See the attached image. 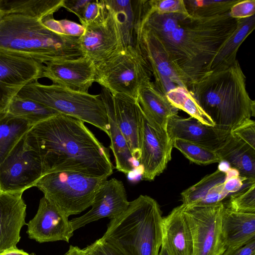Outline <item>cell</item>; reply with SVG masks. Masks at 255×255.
<instances>
[{"label": "cell", "mask_w": 255, "mask_h": 255, "mask_svg": "<svg viewBox=\"0 0 255 255\" xmlns=\"http://www.w3.org/2000/svg\"><path fill=\"white\" fill-rule=\"evenodd\" d=\"M135 21L151 30L162 43L185 87L189 90L206 75L222 43L235 29L237 19L229 13L211 17L189 14H159L141 0Z\"/></svg>", "instance_id": "6da1fadb"}, {"label": "cell", "mask_w": 255, "mask_h": 255, "mask_svg": "<svg viewBox=\"0 0 255 255\" xmlns=\"http://www.w3.org/2000/svg\"><path fill=\"white\" fill-rule=\"evenodd\" d=\"M26 136L40 157L44 175L73 171L108 178L113 173L108 148L78 119L59 114L33 126Z\"/></svg>", "instance_id": "7a4b0ae2"}, {"label": "cell", "mask_w": 255, "mask_h": 255, "mask_svg": "<svg viewBox=\"0 0 255 255\" xmlns=\"http://www.w3.org/2000/svg\"><path fill=\"white\" fill-rule=\"evenodd\" d=\"M246 79L237 60L209 72L189 90L215 126L231 131L255 115V102L249 95Z\"/></svg>", "instance_id": "3957f363"}, {"label": "cell", "mask_w": 255, "mask_h": 255, "mask_svg": "<svg viewBox=\"0 0 255 255\" xmlns=\"http://www.w3.org/2000/svg\"><path fill=\"white\" fill-rule=\"evenodd\" d=\"M41 20L20 15L3 16L0 21V50L42 64L84 56L79 38L55 33Z\"/></svg>", "instance_id": "277c9868"}, {"label": "cell", "mask_w": 255, "mask_h": 255, "mask_svg": "<svg viewBox=\"0 0 255 255\" xmlns=\"http://www.w3.org/2000/svg\"><path fill=\"white\" fill-rule=\"evenodd\" d=\"M163 217L157 201L140 195L127 209L110 219L101 238L124 255H158L162 245Z\"/></svg>", "instance_id": "5b68a950"}, {"label": "cell", "mask_w": 255, "mask_h": 255, "mask_svg": "<svg viewBox=\"0 0 255 255\" xmlns=\"http://www.w3.org/2000/svg\"><path fill=\"white\" fill-rule=\"evenodd\" d=\"M106 9L97 20L84 27L79 37L81 49L95 64L104 61L134 44L133 22L129 20L131 0H104Z\"/></svg>", "instance_id": "8992f818"}, {"label": "cell", "mask_w": 255, "mask_h": 255, "mask_svg": "<svg viewBox=\"0 0 255 255\" xmlns=\"http://www.w3.org/2000/svg\"><path fill=\"white\" fill-rule=\"evenodd\" d=\"M16 96L90 124L109 135L107 111L100 94L80 93L58 85H46L34 81L24 86Z\"/></svg>", "instance_id": "52a82bcc"}, {"label": "cell", "mask_w": 255, "mask_h": 255, "mask_svg": "<svg viewBox=\"0 0 255 255\" xmlns=\"http://www.w3.org/2000/svg\"><path fill=\"white\" fill-rule=\"evenodd\" d=\"M107 179L73 171H56L43 175L34 187L69 217L90 207L97 191Z\"/></svg>", "instance_id": "ba28073f"}, {"label": "cell", "mask_w": 255, "mask_h": 255, "mask_svg": "<svg viewBox=\"0 0 255 255\" xmlns=\"http://www.w3.org/2000/svg\"><path fill=\"white\" fill-rule=\"evenodd\" d=\"M149 66L135 44L96 64L95 82L112 94L137 99L141 88L151 81Z\"/></svg>", "instance_id": "9c48e42d"}, {"label": "cell", "mask_w": 255, "mask_h": 255, "mask_svg": "<svg viewBox=\"0 0 255 255\" xmlns=\"http://www.w3.org/2000/svg\"><path fill=\"white\" fill-rule=\"evenodd\" d=\"M182 206L191 234L192 255H222L226 250L221 229L223 203Z\"/></svg>", "instance_id": "30bf717a"}, {"label": "cell", "mask_w": 255, "mask_h": 255, "mask_svg": "<svg viewBox=\"0 0 255 255\" xmlns=\"http://www.w3.org/2000/svg\"><path fill=\"white\" fill-rule=\"evenodd\" d=\"M44 175L38 153L28 143L26 134L0 164V190L23 193L34 187Z\"/></svg>", "instance_id": "8fae6325"}, {"label": "cell", "mask_w": 255, "mask_h": 255, "mask_svg": "<svg viewBox=\"0 0 255 255\" xmlns=\"http://www.w3.org/2000/svg\"><path fill=\"white\" fill-rule=\"evenodd\" d=\"M139 145L138 163L141 169V178L152 181L164 171L171 160L173 144L166 128L147 116L141 107Z\"/></svg>", "instance_id": "7c38bea8"}, {"label": "cell", "mask_w": 255, "mask_h": 255, "mask_svg": "<svg viewBox=\"0 0 255 255\" xmlns=\"http://www.w3.org/2000/svg\"><path fill=\"white\" fill-rule=\"evenodd\" d=\"M133 29L134 44L147 62L156 87L165 95L177 86L186 88L154 33L138 21L134 22Z\"/></svg>", "instance_id": "4fadbf2b"}, {"label": "cell", "mask_w": 255, "mask_h": 255, "mask_svg": "<svg viewBox=\"0 0 255 255\" xmlns=\"http://www.w3.org/2000/svg\"><path fill=\"white\" fill-rule=\"evenodd\" d=\"M43 66L31 58L0 50V112L24 86L42 78Z\"/></svg>", "instance_id": "5bb4252c"}, {"label": "cell", "mask_w": 255, "mask_h": 255, "mask_svg": "<svg viewBox=\"0 0 255 255\" xmlns=\"http://www.w3.org/2000/svg\"><path fill=\"white\" fill-rule=\"evenodd\" d=\"M45 64L42 77L68 89L88 93L89 88L95 82L96 64L86 56Z\"/></svg>", "instance_id": "9a60e30c"}, {"label": "cell", "mask_w": 255, "mask_h": 255, "mask_svg": "<svg viewBox=\"0 0 255 255\" xmlns=\"http://www.w3.org/2000/svg\"><path fill=\"white\" fill-rule=\"evenodd\" d=\"M129 203L123 182L115 178L107 179L96 193L91 209L83 215L70 220V224L75 231L103 218L114 219L127 209Z\"/></svg>", "instance_id": "2e32d148"}, {"label": "cell", "mask_w": 255, "mask_h": 255, "mask_svg": "<svg viewBox=\"0 0 255 255\" xmlns=\"http://www.w3.org/2000/svg\"><path fill=\"white\" fill-rule=\"evenodd\" d=\"M68 217L43 196L37 213L27 224L29 238L40 243L58 241L68 243L74 232Z\"/></svg>", "instance_id": "e0dca14e"}, {"label": "cell", "mask_w": 255, "mask_h": 255, "mask_svg": "<svg viewBox=\"0 0 255 255\" xmlns=\"http://www.w3.org/2000/svg\"><path fill=\"white\" fill-rule=\"evenodd\" d=\"M165 128L172 142L176 138H179L214 151L222 146L231 133V131L206 125L191 117L184 118L177 114L168 118Z\"/></svg>", "instance_id": "ac0fdd59"}, {"label": "cell", "mask_w": 255, "mask_h": 255, "mask_svg": "<svg viewBox=\"0 0 255 255\" xmlns=\"http://www.w3.org/2000/svg\"><path fill=\"white\" fill-rule=\"evenodd\" d=\"M22 194L0 190V254L17 248L21 229L26 224V205Z\"/></svg>", "instance_id": "d6986e66"}, {"label": "cell", "mask_w": 255, "mask_h": 255, "mask_svg": "<svg viewBox=\"0 0 255 255\" xmlns=\"http://www.w3.org/2000/svg\"><path fill=\"white\" fill-rule=\"evenodd\" d=\"M102 89L108 98L116 123L126 139L134 160L138 162L139 145V116L140 107L137 100L122 94H112Z\"/></svg>", "instance_id": "ffe728a7"}, {"label": "cell", "mask_w": 255, "mask_h": 255, "mask_svg": "<svg viewBox=\"0 0 255 255\" xmlns=\"http://www.w3.org/2000/svg\"><path fill=\"white\" fill-rule=\"evenodd\" d=\"M162 245L167 255H192L191 232L182 204L163 218Z\"/></svg>", "instance_id": "44dd1931"}, {"label": "cell", "mask_w": 255, "mask_h": 255, "mask_svg": "<svg viewBox=\"0 0 255 255\" xmlns=\"http://www.w3.org/2000/svg\"><path fill=\"white\" fill-rule=\"evenodd\" d=\"M221 229L227 249H236L255 238V213L233 211L224 207Z\"/></svg>", "instance_id": "7402d4cb"}, {"label": "cell", "mask_w": 255, "mask_h": 255, "mask_svg": "<svg viewBox=\"0 0 255 255\" xmlns=\"http://www.w3.org/2000/svg\"><path fill=\"white\" fill-rule=\"evenodd\" d=\"M226 173L218 169L206 175L181 194L183 204L210 205L221 202L229 194L224 187Z\"/></svg>", "instance_id": "603a6c76"}, {"label": "cell", "mask_w": 255, "mask_h": 255, "mask_svg": "<svg viewBox=\"0 0 255 255\" xmlns=\"http://www.w3.org/2000/svg\"><path fill=\"white\" fill-rule=\"evenodd\" d=\"M222 160L237 170L240 175L255 179V149L230 134L215 151Z\"/></svg>", "instance_id": "cb8c5ba5"}, {"label": "cell", "mask_w": 255, "mask_h": 255, "mask_svg": "<svg viewBox=\"0 0 255 255\" xmlns=\"http://www.w3.org/2000/svg\"><path fill=\"white\" fill-rule=\"evenodd\" d=\"M237 19L235 29L222 43L210 61L208 72L233 64L237 60V54L241 45L255 29V15Z\"/></svg>", "instance_id": "d4e9b609"}, {"label": "cell", "mask_w": 255, "mask_h": 255, "mask_svg": "<svg viewBox=\"0 0 255 255\" xmlns=\"http://www.w3.org/2000/svg\"><path fill=\"white\" fill-rule=\"evenodd\" d=\"M100 96L105 105L109 125L108 136L111 140L110 147L114 155L116 169L128 174L135 169L136 162L132 154L128 142L119 128L110 102L103 89Z\"/></svg>", "instance_id": "484cf974"}, {"label": "cell", "mask_w": 255, "mask_h": 255, "mask_svg": "<svg viewBox=\"0 0 255 255\" xmlns=\"http://www.w3.org/2000/svg\"><path fill=\"white\" fill-rule=\"evenodd\" d=\"M137 100L142 111L164 128L168 118L178 113V109L172 105L166 95L152 81L141 88Z\"/></svg>", "instance_id": "4316f807"}, {"label": "cell", "mask_w": 255, "mask_h": 255, "mask_svg": "<svg viewBox=\"0 0 255 255\" xmlns=\"http://www.w3.org/2000/svg\"><path fill=\"white\" fill-rule=\"evenodd\" d=\"M63 0H0L3 15H20L42 19L59 9Z\"/></svg>", "instance_id": "83f0119b"}, {"label": "cell", "mask_w": 255, "mask_h": 255, "mask_svg": "<svg viewBox=\"0 0 255 255\" xmlns=\"http://www.w3.org/2000/svg\"><path fill=\"white\" fill-rule=\"evenodd\" d=\"M32 126L6 111L0 112V164Z\"/></svg>", "instance_id": "f1b7e54d"}, {"label": "cell", "mask_w": 255, "mask_h": 255, "mask_svg": "<svg viewBox=\"0 0 255 255\" xmlns=\"http://www.w3.org/2000/svg\"><path fill=\"white\" fill-rule=\"evenodd\" d=\"M5 111L25 120L32 127L60 114L36 102L16 96L13 98Z\"/></svg>", "instance_id": "f546056e"}, {"label": "cell", "mask_w": 255, "mask_h": 255, "mask_svg": "<svg viewBox=\"0 0 255 255\" xmlns=\"http://www.w3.org/2000/svg\"><path fill=\"white\" fill-rule=\"evenodd\" d=\"M168 101L177 109L181 110L190 117L206 125L215 126L214 123L202 109L193 94L187 88L177 86L166 94Z\"/></svg>", "instance_id": "4dcf8cb0"}, {"label": "cell", "mask_w": 255, "mask_h": 255, "mask_svg": "<svg viewBox=\"0 0 255 255\" xmlns=\"http://www.w3.org/2000/svg\"><path fill=\"white\" fill-rule=\"evenodd\" d=\"M240 0H184L188 13L201 17H211L229 13Z\"/></svg>", "instance_id": "1f68e13d"}, {"label": "cell", "mask_w": 255, "mask_h": 255, "mask_svg": "<svg viewBox=\"0 0 255 255\" xmlns=\"http://www.w3.org/2000/svg\"><path fill=\"white\" fill-rule=\"evenodd\" d=\"M173 147L179 150L187 158L198 164L219 163L221 159L215 151L187 140L176 138Z\"/></svg>", "instance_id": "d6a6232c"}, {"label": "cell", "mask_w": 255, "mask_h": 255, "mask_svg": "<svg viewBox=\"0 0 255 255\" xmlns=\"http://www.w3.org/2000/svg\"><path fill=\"white\" fill-rule=\"evenodd\" d=\"M247 185L231 195L227 208L238 212L255 213V180L249 181Z\"/></svg>", "instance_id": "836d02e7"}, {"label": "cell", "mask_w": 255, "mask_h": 255, "mask_svg": "<svg viewBox=\"0 0 255 255\" xmlns=\"http://www.w3.org/2000/svg\"><path fill=\"white\" fill-rule=\"evenodd\" d=\"M149 9L159 14H189L184 0H147Z\"/></svg>", "instance_id": "e575fe53"}, {"label": "cell", "mask_w": 255, "mask_h": 255, "mask_svg": "<svg viewBox=\"0 0 255 255\" xmlns=\"http://www.w3.org/2000/svg\"><path fill=\"white\" fill-rule=\"evenodd\" d=\"M231 134L255 149V122L251 119L233 128Z\"/></svg>", "instance_id": "d590c367"}, {"label": "cell", "mask_w": 255, "mask_h": 255, "mask_svg": "<svg viewBox=\"0 0 255 255\" xmlns=\"http://www.w3.org/2000/svg\"><path fill=\"white\" fill-rule=\"evenodd\" d=\"M105 9L104 0H91L79 19L81 25L85 27L95 21L103 14Z\"/></svg>", "instance_id": "8d00e7d4"}, {"label": "cell", "mask_w": 255, "mask_h": 255, "mask_svg": "<svg viewBox=\"0 0 255 255\" xmlns=\"http://www.w3.org/2000/svg\"><path fill=\"white\" fill-rule=\"evenodd\" d=\"M85 255H124L118 249L100 238L83 249Z\"/></svg>", "instance_id": "74e56055"}, {"label": "cell", "mask_w": 255, "mask_h": 255, "mask_svg": "<svg viewBox=\"0 0 255 255\" xmlns=\"http://www.w3.org/2000/svg\"><path fill=\"white\" fill-rule=\"evenodd\" d=\"M255 0H240L231 7L229 15L235 19L248 17L255 15Z\"/></svg>", "instance_id": "f35d334b"}, {"label": "cell", "mask_w": 255, "mask_h": 255, "mask_svg": "<svg viewBox=\"0 0 255 255\" xmlns=\"http://www.w3.org/2000/svg\"><path fill=\"white\" fill-rule=\"evenodd\" d=\"M59 21L66 35L79 38L84 32L85 28L81 24L66 19H61Z\"/></svg>", "instance_id": "ab89813d"}, {"label": "cell", "mask_w": 255, "mask_h": 255, "mask_svg": "<svg viewBox=\"0 0 255 255\" xmlns=\"http://www.w3.org/2000/svg\"><path fill=\"white\" fill-rule=\"evenodd\" d=\"M91 0H63L62 7L74 13L80 19L87 4Z\"/></svg>", "instance_id": "60d3db41"}, {"label": "cell", "mask_w": 255, "mask_h": 255, "mask_svg": "<svg viewBox=\"0 0 255 255\" xmlns=\"http://www.w3.org/2000/svg\"><path fill=\"white\" fill-rule=\"evenodd\" d=\"M252 179H248L240 175L226 179L224 182V189L228 193H235L240 190L244 183Z\"/></svg>", "instance_id": "b9f144b4"}, {"label": "cell", "mask_w": 255, "mask_h": 255, "mask_svg": "<svg viewBox=\"0 0 255 255\" xmlns=\"http://www.w3.org/2000/svg\"><path fill=\"white\" fill-rule=\"evenodd\" d=\"M222 255H255V238L238 249L226 248Z\"/></svg>", "instance_id": "7bdbcfd3"}, {"label": "cell", "mask_w": 255, "mask_h": 255, "mask_svg": "<svg viewBox=\"0 0 255 255\" xmlns=\"http://www.w3.org/2000/svg\"><path fill=\"white\" fill-rule=\"evenodd\" d=\"M41 22L44 26L52 32L60 35H65L59 20L54 19L53 15L43 18Z\"/></svg>", "instance_id": "ee69618b"}, {"label": "cell", "mask_w": 255, "mask_h": 255, "mask_svg": "<svg viewBox=\"0 0 255 255\" xmlns=\"http://www.w3.org/2000/svg\"><path fill=\"white\" fill-rule=\"evenodd\" d=\"M0 255H30V254L16 248L5 251L0 254Z\"/></svg>", "instance_id": "f6af8a7d"}, {"label": "cell", "mask_w": 255, "mask_h": 255, "mask_svg": "<svg viewBox=\"0 0 255 255\" xmlns=\"http://www.w3.org/2000/svg\"><path fill=\"white\" fill-rule=\"evenodd\" d=\"M64 255H85L83 250L78 247L70 246L68 251Z\"/></svg>", "instance_id": "bcb514c9"}, {"label": "cell", "mask_w": 255, "mask_h": 255, "mask_svg": "<svg viewBox=\"0 0 255 255\" xmlns=\"http://www.w3.org/2000/svg\"><path fill=\"white\" fill-rule=\"evenodd\" d=\"M238 176H240L239 171L236 169L232 167H231L226 172V179Z\"/></svg>", "instance_id": "7dc6e473"}, {"label": "cell", "mask_w": 255, "mask_h": 255, "mask_svg": "<svg viewBox=\"0 0 255 255\" xmlns=\"http://www.w3.org/2000/svg\"><path fill=\"white\" fill-rule=\"evenodd\" d=\"M231 167V166L227 162L222 160L219 162L218 169L226 173Z\"/></svg>", "instance_id": "c3c4849f"}, {"label": "cell", "mask_w": 255, "mask_h": 255, "mask_svg": "<svg viewBox=\"0 0 255 255\" xmlns=\"http://www.w3.org/2000/svg\"><path fill=\"white\" fill-rule=\"evenodd\" d=\"M158 255H167V254L163 247H161Z\"/></svg>", "instance_id": "681fc988"}, {"label": "cell", "mask_w": 255, "mask_h": 255, "mask_svg": "<svg viewBox=\"0 0 255 255\" xmlns=\"http://www.w3.org/2000/svg\"><path fill=\"white\" fill-rule=\"evenodd\" d=\"M3 16V15L0 12V21Z\"/></svg>", "instance_id": "f907efd6"}, {"label": "cell", "mask_w": 255, "mask_h": 255, "mask_svg": "<svg viewBox=\"0 0 255 255\" xmlns=\"http://www.w3.org/2000/svg\"><path fill=\"white\" fill-rule=\"evenodd\" d=\"M30 255H36V254L34 253H31L30 254Z\"/></svg>", "instance_id": "816d5d0a"}]
</instances>
